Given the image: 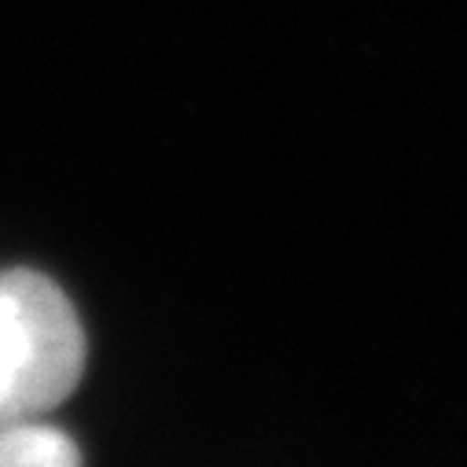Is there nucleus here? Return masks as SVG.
I'll list each match as a JSON object with an SVG mask.
<instances>
[{"mask_svg":"<svg viewBox=\"0 0 467 467\" xmlns=\"http://www.w3.org/2000/svg\"><path fill=\"white\" fill-rule=\"evenodd\" d=\"M85 372V331L74 302L34 269L0 273V427L41 420Z\"/></svg>","mask_w":467,"mask_h":467,"instance_id":"obj_1","label":"nucleus"},{"mask_svg":"<svg viewBox=\"0 0 467 467\" xmlns=\"http://www.w3.org/2000/svg\"><path fill=\"white\" fill-rule=\"evenodd\" d=\"M0 467H81V452L67 431L26 420L0 427Z\"/></svg>","mask_w":467,"mask_h":467,"instance_id":"obj_2","label":"nucleus"}]
</instances>
